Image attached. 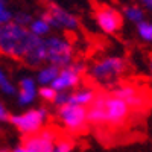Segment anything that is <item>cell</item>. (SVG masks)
Wrapping results in <instances>:
<instances>
[{
    "label": "cell",
    "mask_w": 152,
    "mask_h": 152,
    "mask_svg": "<svg viewBox=\"0 0 152 152\" xmlns=\"http://www.w3.org/2000/svg\"><path fill=\"white\" fill-rule=\"evenodd\" d=\"M96 94L97 91L93 90L90 87H82V88H78L75 91H70V100L69 104H73V105H82V107H90L91 102L96 99Z\"/></svg>",
    "instance_id": "15"
},
{
    "label": "cell",
    "mask_w": 152,
    "mask_h": 152,
    "mask_svg": "<svg viewBox=\"0 0 152 152\" xmlns=\"http://www.w3.org/2000/svg\"><path fill=\"white\" fill-rule=\"evenodd\" d=\"M58 134L53 128H43L35 134L23 137V148L28 152H52L58 140Z\"/></svg>",
    "instance_id": "6"
},
{
    "label": "cell",
    "mask_w": 152,
    "mask_h": 152,
    "mask_svg": "<svg viewBox=\"0 0 152 152\" xmlns=\"http://www.w3.org/2000/svg\"><path fill=\"white\" fill-rule=\"evenodd\" d=\"M38 82L37 79L31 76H24L18 82V94H17V102L20 107H29L35 102L38 97Z\"/></svg>",
    "instance_id": "13"
},
{
    "label": "cell",
    "mask_w": 152,
    "mask_h": 152,
    "mask_svg": "<svg viewBox=\"0 0 152 152\" xmlns=\"http://www.w3.org/2000/svg\"><path fill=\"white\" fill-rule=\"evenodd\" d=\"M137 35L142 41L152 43V23L151 21H142L137 24Z\"/></svg>",
    "instance_id": "20"
},
{
    "label": "cell",
    "mask_w": 152,
    "mask_h": 152,
    "mask_svg": "<svg viewBox=\"0 0 152 152\" xmlns=\"http://www.w3.org/2000/svg\"><path fill=\"white\" fill-rule=\"evenodd\" d=\"M0 90H2L3 94L6 96H17L18 90L15 88V85L12 84V81L9 79V76L6 75L5 70L0 72Z\"/></svg>",
    "instance_id": "19"
},
{
    "label": "cell",
    "mask_w": 152,
    "mask_h": 152,
    "mask_svg": "<svg viewBox=\"0 0 152 152\" xmlns=\"http://www.w3.org/2000/svg\"><path fill=\"white\" fill-rule=\"evenodd\" d=\"M96 24L97 28L102 31L104 34H116L120 28H122V12H119L117 9H114L111 6H100L96 11Z\"/></svg>",
    "instance_id": "10"
},
{
    "label": "cell",
    "mask_w": 152,
    "mask_h": 152,
    "mask_svg": "<svg viewBox=\"0 0 152 152\" xmlns=\"http://www.w3.org/2000/svg\"><path fill=\"white\" fill-rule=\"evenodd\" d=\"M52 29H53L52 24H50L43 15L34 18V21L29 24V31H31L35 37H40V38L49 37V34H50V31H52Z\"/></svg>",
    "instance_id": "17"
},
{
    "label": "cell",
    "mask_w": 152,
    "mask_h": 152,
    "mask_svg": "<svg viewBox=\"0 0 152 152\" xmlns=\"http://www.w3.org/2000/svg\"><path fill=\"white\" fill-rule=\"evenodd\" d=\"M11 116H12V114H9L8 113V110H6V107L2 104V105H0V122H9L11 120Z\"/></svg>",
    "instance_id": "25"
},
{
    "label": "cell",
    "mask_w": 152,
    "mask_h": 152,
    "mask_svg": "<svg viewBox=\"0 0 152 152\" xmlns=\"http://www.w3.org/2000/svg\"><path fill=\"white\" fill-rule=\"evenodd\" d=\"M114 96L123 99L126 104L131 107V110H142L146 104V96L143 91H140L137 87L129 84H120L113 88L111 91Z\"/></svg>",
    "instance_id": "11"
},
{
    "label": "cell",
    "mask_w": 152,
    "mask_h": 152,
    "mask_svg": "<svg viewBox=\"0 0 152 152\" xmlns=\"http://www.w3.org/2000/svg\"><path fill=\"white\" fill-rule=\"evenodd\" d=\"M14 14L12 9L8 5V0H0V24H6L14 20Z\"/></svg>",
    "instance_id": "21"
},
{
    "label": "cell",
    "mask_w": 152,
    "mask_h": 152,
    "mask_svg": "<svg viewBox=\"0 0 152 152\" xmlns=\"http://www.w3.org/2000/svg\"><path fill=\"white\" fill-rule=\"evenodd\" d=\"M37 38L29 28L9 21L0 26V50L8 58L23 59Z\"/></svg>",
    "instance_id": "1"
},
{
    "label": "cell",
    "mask_w": 152,
    "mask_h": 152,
    "mask_svg": "<svg viewBox=\"0 0 152 152\" xmlns=\"http://www.w3.org/2000/svg\"><path fill=\"white\" fill-rule=\"evenodd\" d=\"M61 69L58 66H53V64H46L43 66L37 73V82L40 87H44V85H52L55 82V79L58 78Z\"/></svg>",
    "instance_id": "16"
},
{
    "label": "cell",
    "mask_w": 152,
    "mask_h": 152,
    "mask_svg": "<svg viewBox=\"0 0 152 152\" xmlns=\"http://www.w3.org/2000/svg\"><path fill=\"white\" fill-rule=\"evenodd\" d=\"M44 41L47 52V64H53L59 69H64L75 62V50L69 40L56 35H49L44 38Z\"/></svg>",
    "instance_id": "4"
},
{
    "label": "cell",
    "mask_w": 152,
    "mask_h": 152,
    "mask_svg": "<svg viewBox=\"0 0 152 152\" xmlns=\"http://www.w3.org/2000/svg\"><path fill=\"white\" fill-rule=\"evenodd\" d=\"M149 73H151V75H152V59H151V61H149Z\"/></svg>",
    "instance_id": "28"
},
{
    "label": "cell",
    "mask_w": 152,
    "mask_h": 152,
    "mask_svg": "<svg viewBox=\"0 0 152 152\" xmlns=\"http://www.w3.org/2000/svg\"><path fill=\"white\" fill-rule=\"evenodd\" d=\"M123 15L125 18L134 23L135 26L138 23H142L145 21V11L140 8V6H137V5H128V6H125L123 8Z\"/></svg>",
    "instance_id": "18"
},
{
    "label": "cell",
    "mask_w": 152,
    "mask_h": 152,
    "mask_svg": "<svg viewBox=\"0 0 152 152\" xmlns=\"http://www.w3.org/2000/svg\"><path fill=\"white\" fill-rule=\"evenodd\" d=\"M43 17L52 24L53 29H62V31H76L79 28V20L75 14L69 12L67 9L61 8L58 5H50L47 11H44Z\"/></svg>",
    "instance_id": "7"
},
{
    "label": "cell",
    "mask_w": 152,
    "mask_h": 152,
    "mask_svg": "<svg viewBox=\"0 0 152 152\" xmlns=\"http://www.w3.org/2000/svg\"><path fill=\"white\" fill-rule=\"evenodd\" d=\"M23 61L26 62L29 67H40L44 62H47V52H46V41L44 38L38 37L32 47L29 49V52L26 56L23 58Z\"/></svg>",
    "instance_id": "14"
},
{
    "label": "cell",
    "mask_w": 152,
    "mask_h": 152,
    "mask_svg": "<svg viewBox=\"0 0 152 152\" xmlns=\"http://www.w3.org/2000/svg\"><path fill=\"white\" fill-rule=\"evenodd\" d=\"M2 152H28L26 149L23 148V145H20V146H15V148H12V149H2Z\"/></svg>",
    "instance_id": "26"
},
{
    "label": "cell",
    "mask_w": 152,
    "mask_h": 152,
    "mask_svg": "<svg viewBox=\"0 0 152 152\" xmlns=\"http://www.w3.org/2000/svg\"><path fill=\"white\" fill-rule=\"evenodd\" d=\"M47 119H49V113L46 108H34V110H28L24 113L12 114L9 123L23 137H26V135L35 134L38 131H41L43 128H46Z\"/></svg>",
    "instance_id": "3"
},
{
    "label": "cell",
    "mask_w": 152,
    "mask_h": 152,
    "mask_svg": "<svg viewBox=\"0 0 152 152\" xmlns=\"http://www.w3.org/2000/svg\"><path fill=\"white\" fill-rule=\"evenodd\" d=\"M46 2H50V0H46Z\"/></svg>",
    "instance_id": "29"
},
{
    "label": "cell",
    "mask_w": 152,
    "mask_h": 152,
    "mask_svg": "<svg viewBox=\"0 0 152 152\" xmlns=\"http://www.w3.org/2000/svg\"><path fill=\"white\" fill-rule=\"evenodd\" d=\"M85 73V66L82 62H73V64L61 69L58 78L52 84L56 91H70L79 85L82 75Z\"/></svg>",
    "instance_id": "9"
},
{
    "label": "cell",
    "mask_w": 152,
    "mask_h": 152,
    "mask_svg": "<svg viewBox=\"0 0 152 152\" xmlns=\"http://www.w3.org/2000/svg\"><path fill=\"white\" fill-rule=\"evenodd\" d=\"M140 3H143L145 8H148V9L152 11V0H140Z\"/></svg>",
    "instance_id": "27"
},
{
    "label": "cell",
    "mask_w": 152,
    "mask_h": 152,
    "mask_svg": "<svg viewBox=\"0 0 152 152\" xmlns=\"http://www.w3.org/2000/svg\"><path fill=\"white\" fill-rule=\"evenodd\" d=\"M38 96H40L43 100H47V102H55V99L58 96V91L52 85H44V87H40V90H38Z\"/></svg>",
    "instance_id": "23"
},
{
    "label": "cell",
    "mask_w": 152,
    "mask_h": 152,
    "mask_svg": "<svg viewBox=\"0 0 152 152\" xmlns=\"http://www.w3.org/2000/svg\"><path fill=\"white\" fill-rule=\"evenodd\" d=\"M88 110V123L93 126H107V93H97Z\"/></svg>",
    "instance_id": "12"
},
{
    "label": "cell",
    "mask_w": 152,
    "mask_h": 152,
    "mask_svg": "<svg viewBox=\"0 0 152 152\" xmlns=\"http://www.w3.org/2000/svg\"><path fill=\"white\" fill-rule=\"evenodd\" d=\"M131 114V107L123 99L114 96L113 93H107V126L119 128Z\"/></svg>",
    "instance_id": "8"
},
{
    "label": "cell",
    "mask_w": 152,
    "mask_h": 152,
    "mask_svg": "<svg viewBox=\"0 0 152 152\" xmlns=\"http://www.w3.org/2000/svg\"><path fill=\"white\" fill-rule=\"evenodd\" d=\"M17 24H21L24 28H29V24L34 21V17L29 14V12H24V11H17L14 14V20Z\"/></svg>",
    "instance_id": "24"
},
{
    "label": "cell",
    "mask_w": 152,
    "mask_h": 152,
    "mask_svg": "<svg viewBox=\"0 0 152 152\" xmlns=\"http://www.w3.org/2000/svg\"><path fill=\"white\" fill-rule=\"evenodd\" d=\"M126 70V61L120 56H105L91 66L88 75L99 84L116 82Z\"/></svg>",
    "instance_id": "2"
},
{
    "label": "cell",
    "mask_w": 152,
    "mask_h": 152,
    "mask_svg": "<svg viewBox=\"0 0 152 152\" xmlns=\"http://www.w3.org/2000/svg\"><path fill=\"white\" fill-rule=\"evenodd\" d=\"M56 116L59 119V123L64 126L69 132L78 134L82 132L88 123V110L82 105H73L67 104L64 107H59L56 110Z\"/></svg>",
    "instance_id": "5"
},
{
    "label": "cell",
    "mask_w": 152,
    "mask_h": 152,
    "mask_svg": "<svg viewBox=\"0 0 152 152\" xmlns=\"http://www.w3.org/2000/svg\"><path fill=\"white\" fill-rule=\"evenodd\" d=\"M73 148H75L73 140H70L67 137H59L52 152H73Z\"/></svg>",
    "instance_id": "22"
}]
</instances>
